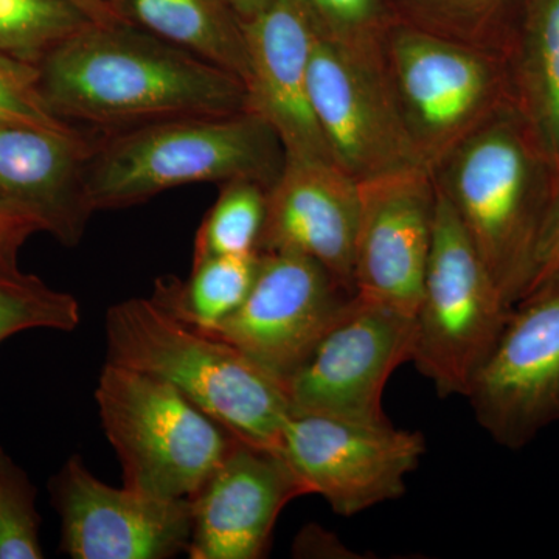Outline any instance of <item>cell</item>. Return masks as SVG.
I'll return each mask as SVG.
<instances>
[{"label":"cell","instance_id":"obj_1","mask_svg":"<svg viewBox=\"0 0 559 559\" xmlns=\"http://www.w3.org/2000/svg\"><path fill=\"white\" fill-rule=\"evenodd\" d=\"M40 90L73 127L112 132L248 112L237 75L128 22H91L39 62Z\"/></svg>","mask_w":559,"mask_h":559},{"label":"cell","instance_id":"obj_2","mask_svg":"<svg viewBox=\"0 0 559 559\" xmlns=\"http://www.w3.org/2000/svg\"><path fill=\"white\" fill-rule=\"evenodd\" d=\"M430 173L503 300L513 308L527 288L557 168L516 106H510Z\"/></svg>","mask_w":559,"mask_h":559},{"label":"cell","instance_id":"obj_14","mask_svg":"<svg viewBox=\"0 0 559 559\" xmlns=\"http://www.w3.org/2000/svg\"><path fill=\"white\" fill-rule=\"evenodd\" d=\"M432 173L415 168L359 182L355 294L415 316L436 229Z\"/></svg>","mask_w":559,"mask_h":559},{"label":"cell","instance_id":"obj_29","mask_svg":"<svg viewBox=\"0 0 559 559\" xmlns=\"http://www.w3.org/2000/svg\"><path fill=\"white\" fill-rule=\"evenodd\" d=\"M555 282H559V168L555 173L549 204L544 213L538 240L533 250L527 288L522 299Z\"/></svg>","mask_w":559,"mask_h":559},{"label":"cell","instance_id":"obj_27","mask_svg":"<svg viewBox=\"0 0 559 559\" xmlns=\"http://www.w3.org/2000/svg\"><path fill=\"white\" fill-rule=\"evenodd\" d=\"M329 38L366 60L381 62V46L395 22L385 0H305Z\"/></svg>","mask_w":559,"mask_h":559},{"label":"cell","instance_id":"obj_19","mask_svg":"<svg viewBox=\"0 0 559 559\" xmlns=\"http://www.w3.org/2000/svg\"><path fill=\"white\" fill-rule=\"evenodd\" d=\"M120 21L249 80L242 21L223 0H105Z\"/></svg>","mask_w":559,"mask_h":559},{"label":"cell","instance_id":"obj_22","mask_svg":"<svg viewBox=\"0 0 559 559\" xmlns=\"http://www.w3.org/2000/svg\"><path fill=\"white\" fill-rule=\"evenodd\" d=\"M260 266V253H224L193 261L190 277L157 278L154 304L193 329H215L248 297Z\"/></svg>","mask_w":559,"mask_h":559},{"label":"cell","instance_id":"obj_6","mask_svg":"<svg viewBox=\"0 0 559 559\" xmlns=\"http://www.w3.org/2000/svg\"><path fill=\"white\" fill-rule=\"evenodd\" d=\"M381 62L404 130L429 171L514 106L510 61L476 47L393 24Z\"/></svg>","mask_w":559,"mask_h":559},{"label":"cell","instance_id":"obj_24","mask_svg":"<svg viewBox=\"0 0 559 559\" xmlns=\"http://www.w3.org/2000/svg\"><path fill=\"white\" fill-rule=\"evenodd\" d=\"M267 189L252 180L223 183L194 238L193 261L224 253L259 252L266 218Z\"/></svg>","mask_w":559,"mask_h":559},{"label":"cell","instance_id":"obj_28","mask_svg":"<svg viewBox=\"0 0 559 559\" xmlns=\"http://www.w3.org/2000/svg\"><path fill=\"white\" fill-rule=\"evenodd\" d=\"M0 123L79 134L84 131L61 120L40 90L39 66L0 53Z\"/></svg>","mask_w":559,"mask_h":559},{"label":"cell","instance_id":"obj_25","mask_svg":"<svg viewBox=\"0 0 559 559\" xmlns=\"http://www.w3.org/2000/svg\"><path fill=\"white\" fill-rule=\"evenodd\" d=\"M80 320V304L72 294L50 288L17 264H0V344L22 331H73Z\"/></svg>","mask_w":559,"mask_h":559},{"label":"cell","instance_id":"obj_7","mask_svg":"<svg viewBox=\"0 0 559 559\" xmlns=\"http://www.w3.org/2000/svg\"><path fill=\"white\" fill-rule=\"evenodd\" d=\"M510 312L454 210L439 193L412 352V362L437 395L466 396Z\"/></svg>","mask_w":559,"mask_h":559},{"label":"cell","instance_id":"obj_16","mask_svg":"<svg viewBox=\"0 0 559 559\" xmlns=\"http://www.w3.org/2000/svg\"><path fill=\"white\" fill-rule=\"evenodd\" d=\"M307 495L278 451L237 440L191 498L190 559H260L283 509Z\"/></svg>","mask_w":559,"mask_h":559},{"label":"cell","instance_id":"obj_15","mask_svg":"<svg viewBox=\"0 0 559 559\" xmlns=\"http://www.w3.org/2000/svg\"><path fill=\"white\" fill-rule=\"evenodd\" d=\"M249 55L250 112L271 124L286 159L336 164L311 100V60L319 24L305 0H272L242 21Z\"/></svg>","mask_w":559,"mask_h":559},{"label":"cell","instance_id":"obj_11","mask_svg":"<svg viewBox=\"0 0 559 559\" xmlns=\"http://www.w3.org/2000/svg\"><path fill=\"white\" fill-rule=\"evenodd\" d=\"M353 296L316 261L260 253L255 282L241 307L204 333L234 345L286 385Z\"/></svg>","mask_w":559,"mask_h":559},{"label":"cell","instance_id":"obj_3","mask_svg":"<svg viewBox=\"0 0 559 559\" xmlns=\"http://www.w3.org/2000/svg\"><path fill=\"white\" fill-rule=\"evenodd\" d=\"M105 330L108 362L168 382L238 440L280 450L293 414L288 393L240 349L151 299L112 305Z\"/></svg>","mask_w":559,"mask_h":559},{"label":"cell","instance_id":"obj_26","mask_svg":"<svg viewBox=\"0 0 559 559\" xmlns=\"http://www.w3.org/2000/svg\"><path fill=\"white\" fill-rule=\"evenodd\" d=\"M35 485L0 447V559H43Z\"/></svg>","mask_w":559,"mask_h":559},{"label":"cell","instance_id":"obj_12","mask_svg":"<svg viewBox=\"0 0 559 559\" xmlns=\"http://www.w3.org/2000/svg\"><path fill=\"white\" fill-rule=\"evenodd\" d=\"M310 84L320 130L349 178L366 182L426 168L404 130L382 66L345 49L320 27Z\"/></svg>","mask_w":559,"mask_h":559},{"label":"cell","instance_id":"obj_32","mask_svg":"<svg viewBox=\"0 0 559 559\" xmlns=\"http://www.w3.org/2000/svg\"><path fill=\"white\" fill-rule=\"evenodd\" d=\"M223 2H226L241 21H248L266 9L272 0H223Z\"/></svg>","mask_w":559,"mask_h":559},{"label":"cell","instance_id":"obj_10","mask_svg":"<svg viewBox=\"0 0 559 559\" xmlns=\"http://www.w3.org/2000/svg\"><path fill=\"white\" fill-rule=\"evenodd\" d=\"M465 399L481 429L509 450L559 423V282L511 308Z\"/></svg>","mask_w":559,"mask_h":559},{"label":"cell","instance_id":"obj_4","mask_svg":"<svg viewBox=\"0 0 559 559\" xmlns=\"http://www.w3.org/2000/svg\"><path fill=\"white\" fill-rule=\"evenodd\" d=\"M285 164L278 135L250 110L156 121L95 132L87 198L97 212L143 204L190 183L252 180L270 190Z\"/></svg>","mask_w":559,"mask_h":559},{"label":"cell","instance_id":"obj_17","mask_svg":"<svg viewBox=\"0 0 559 559\" xmlns=\"http://www.w3.org/2000/svg\"><path fill=\"white\" fill-rule=\"evenodd\" d=\"M359 182L329 162L286 159L267 190L259 253H294L320 264L355 294Z\"/></svg>","mask_w":559,"mask_h":559},{"label":"cell","instance_id":"obj_31","mask_svg":"<svg viewBox=\"0 0 559 559\" xmlns=\"http://www.w3.org/2000/svg\"><path fill=\"white\" fill-rule=\"evenodd\" d=\"M70 2L75 3L92 21L98 22V24L120 21L105 0H70Z\"/></svg>","mask_w":559,"mask_h":559},{"label":"cell","instance_id":"obj_20","mask_svg":"<svg viewBox=\"0 0 559 559\" xmlns=\"http://www.w3.org/2000/svg\"><path fill=\"white\" fill-rule=\"evenodd\" d=\"M514 106L559 168V0H525L510 57Z\"/></svg>","mask_w":559,"mask_h":559},{"label":"cell","instance_id":"obj_23","mask_svg":"<svg viewBox=\"0 0 559 559\" xmlns=\"http://www.w3.org/2000/svg\"><path fill=\"white\" fill-rule=\"evenodd\" d=\"M91 22L70 0H0V53L39 66Z\"/></svg>","mask_w":559,"mask_h":559},{"label":"cell","instance_id":"obj_13","mask_svg":"<svg viewBox=\"0 0 559 559\" xmlns=\"http://www.w3.org/2000/svg\"><path fill=\"white\" fill-rule=\"evenodd\" d=\"M60 550L72 559H170L187 554L190 499H162L97 479L72 455L49 481Z\"/></svg>","mask_w":559,"mask_h":559},{"label":"cell","instance_id":"obj_18","mask_svg":"<svg viewBox=\"0 0 559 559\" xmlns=\"http://www.w3.org/2000/svg\"><path fill=\"white\" fill-rule=\"evenodd\" d=\"M95 132L79 134L0 123V198L28 210L61 245H79L92 209L86 167Z\"/></svg>","mask_w":559,"mask_h":559},{"label":"cell","instance_id":"obj_30","mask_svg":"<svg viewBox=\"0 0 559 559\" xmlns=\"http://www.w3.org/2000/svg\"><path fill=\"white\" fill-rule=\"evenodd\" d=\"M39 231L46 230L33 213L0 198V264L16 266L22 246Z\"/></svg>","mask_w":559,"mask_h":559},{"label":"cell","instance_id":"obj_8","mask_svg":"<svg viewBox=\"0 0 559 559\" xmlns=\"http://www.w3.org/2000/svg\"><path fill=\"white\" fill-rule=\"evenodd\" d=\"M307 495L353 518L406 492V477L426 452L425 436L389 423H360L293 412L280 441Z\"/></svg>","mask_w":559,"mask_h":559},{"label":"cell","instance_id":"obj_21","mask_svg":"<svg viewBox=\"0 0 559 559\" xmlns=\"http://www.w3.org/2000/svg\"><path fill=\"white\" fill-rule=\"evenodd\" d=\"M393 22L510 61L525 0H385Z\"/></svg>","mask_w":559,"mask_h":559},{"label":"cell","instance_id":"obj_9","mask_svg":"<svg viewBox=\"0 0 559 559\" xmlns=\"http://www.w3.org/2000/svg\"><path fill=\"white\" fill-rule=\"evenodd\" d=\"M414 340L415 316L355 294L286 382L293 412L389 423L382 395L393 371L412 360Z\"/></svg>","mask_w":559,"mask_h":559},{"label":"cell","instance_id":"obj_5","mask_svg":"<svg viewBox=\"0 0 559 559\" xmlns=\"http://www.w3.org/2000/svg\"><path fill=\"white\" fill-rule=\"evenodd\" d=\"M95 400L123 487L154 498H193L238 440L168 382L117 364Z\"/></svg>","mask_w":559,"mask_h":559}]
</instances>
